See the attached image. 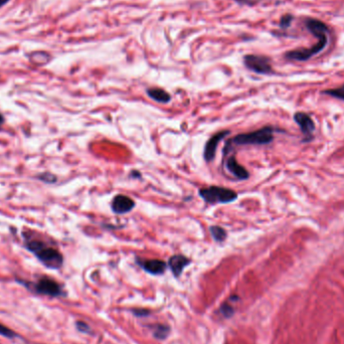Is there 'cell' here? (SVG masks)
Instances as JSON below:
<instances>
[{
	"instance_id": "1",
	"label": "cell",
	"mask_w": 344,
	"mask_h": 344,
	"mask_svg": "<svg viewBox=\"0 0 344 344\" xmlns=\"http://www.w3.org/2000/svg\"><path fill=\"white\" fill-rule=\"evenodd\" d=\"M21 238L23 247L34 254L43 266L52 270L62 268L64 256L54 244L47 241L45 237H42L33 230H23L21 232Z\"/></svg>"
},
{
	"instance_id": "2",
	"label": "cell",
	"mask_w": 344,
	"mask_h": 344,
	"mask_svg": "<svg viewBox=\"0 0 344 344\" xmlns=\"http://www.w3.org/2000/svg\"><path fill=\"white\" fill-rule=\"evenodd\" d=\"M306 28L310 33L318 38V42L309 48H299L290 51L285 54V58L291 61L304 62L322 52L328 43L327 34L329 32L328 27L321 20L316 18H308L306 20Z\"/></svg>"
},
{
	"instance_id": "3",
	"label": "cell",
	"mask_w": 344,
	"mask_h": 344,
	"mask_svg": "<svg viewBox=\"0 0 344 344\" xmlns=\"http://www.w3.org/2000/svg\"><path fill=\"white\" fill-rule=\"evenodd\" d=\"M201 198L210 205L216 204H229L235 202L238 199V193L230 188L223 186H209L207 188L200 189Z\"/></svg>"
},
{
	"instance_id": "4",
	"label": "cell",
	"mask_w": 344,
	"mask_h": 344,
	"mask_svg": "<svg viewBox=\"0 0 344 344\" xmlns=\"http://www.w3.org/2000/svg\"><path fill=\"white\" fill-rule=\"evenodd\" d=\"M274 139V128L271 126L263 127L247 134H239L232 139L236 145H266Z\"/></svg>"
},
{
	"instance_id": "5",
	"label": "cell",
	"mask_w": 344,
	"mask_h": 344,
	"mask_svg": "<svg viewBox=\"0 0 344 344\" xmlns=\"http://www.w3.org/2000/svg\"><path fill=\"white\" fill-rule=\"evenodd\" d=\"M243 64L247 69L260 75L273 73V67L271 60L265 56L259 55H247L243 57Z\"/></svg>"
},
{
	"instance_id": "6",
	"label": "cell",
	"mask_w": 344,
	"mask_h": 344,
	"mask_svg": "<svg viewBox=\"0 0 344 344\" xmlns=\"http://www.w3.org/2000/svg\"><path fill=\"white\" fill-rule=\"evenodd\" d=\"M35 291L39 294L42 295H47L52 297H57L62 294V288L58 282L55 280L47 278V277H42L40 278L35 286Z\"/></svg>"
},
{
	"instance_id": "7",
	"label": "cell",
	"mask_w": 344,
	"mask_h": 344,
	"mask_svg": "<svg viewBox=\"0 0 344 344\" xmlns=\"http://www.w3.org/2000/svg\"><path fill=\"white\" fill-rule=\"evenodd\" d=\"M294 121L300 127L305 141H310L313 138V133L315 130V124L313 119L308 114L303 112H298L294 115Z\"/></svg>"
},
{
	"instance_id": "8",
	"label": "cell",
	"mask_w": 344,
	"mask_h": 344,
	"mask_svg": "<svg viewBox=\"0 0 344 344\" xmlns=\"http://www.w3.org/2000/svg\"><path fill=\"white\" fill-rule=\"evenodd\" d=\"M135 207V203L132 199L127 195L118 194L116 195L111 204L112 210L117 214H124L131 211Z\"/></svg>"
},
{
	"instance_id": "9",
	"label": "cell",
	"mask_w": 344,
	"mask_h": 344,
	"mask_svg": "<svg viewBox=\"0 0 344 344\" xmlns=\"http://www.w3.org/2000/svg\"><path fill=\"white\" fill-rule=\"evenodd\" d=\"M230 134V131H220L216 134H214L212 137L209 138V140L207 141L205 147V151H204V157L206 159L207 162H210L214 159L215 156V152H216V148L217 145L219 143L220 140H223L226 136H228Z\"/></svg>"
},
{
	"instance_id": "10",
	"label": "cell",
	"mask_w": 344,
	"mask_h": 344,
	"mask_svg": "<svg viewBox=\"0 0 344 344\" xmlns=\"http://www.w3.org/2000/svg\"><path fill=\"white\" fill-rule=\"evenodd\" d=\"M140 266L149 274L161 275L166 270V263L161 260H145L138 262Z\"/></svg>"
},
{
	"instance_id": "11",
	"label": "cell",
	"mask_w": 344,
	"mask_h": 344,
	"mask_svg": "<svg viewBox=\"0 0 344 344\" xmlns=\"http://www.w3.org/2000/svg\"><path fill=\"white\" fill-rule=\"evenodd\" d=\"M190 263L189 259L182 255H174L168 261V266L175 277L181 275L184 268Z\"/></svg>"
},
{
	"instance_id": "12",
	"label": "cell",
	"mask_w": 344,
	"mask_h": 344,
	"mask_svg": "<svg viewBox=\"0 0 344 344\" xmlns=\"http://www.w3.org/2000/svg\"><path fill=\"white\" fill-rule=\"evenodd\" d=\"M227 168L240 180H245L250 177V174H249L248 170L243 166H241V164H239V162L237 161V159L234 156H232L228 159Z\"/></svg>"
},
{
	"instance_id": "13",
	"label": "cell",
	"mask_w": 344,
	"mask_h": 344,
	"mask_svg": "<svg viewBox=\"0 0 344 344\" xmlns=\"http://www.w3.org/2000/svg\"><path fill=\"white\" fill-rule=\"evenodd\" d=\"M146 92L152 100L158 103H169L171 100V96L166 91L159 88H150Z\"/></svg>"
},
{
	"instance_id": "14",
	"label": "cell",
	"mask_w": 344,
	"mask_h": 344,
	"mask_svg": "<svg viewBox=\"0 0 344 344\" xmlns=\"http://www.w3.org/2000/svg\"><path fill=\"white\" fill-rule=\"evenodd\" d=\"M210 234H211L213 240L216 241H224L228 237L227 231L225 229H223L222 227H218V226L210 227Z\"/></svg>"
},
{
	"instance_id": "15",
	"label": "cell",
	"mask_w": 344,
	"mask_h": 344,
	"mask_svg": "<svg viewBox=\"0 0 344 344\" xmlns=\"http://www.w3.org/2000/svg\"><path fill=\"white\" fill-rule=\"evenodd\" d=\"M169 332H170V330H169L168 326L160 324V325H156L153 334L157 339H165L168 336Z\"/></svg>"
},
{
	"instance_id": "16",
	"label": "cell",
	"mask_w": 344,
	"mask_h": 344,
	"mask_svg": "<svg viewBox=\"0 0 344 344\" xmlns=\"http://www.w3.org/2000/svg\"><path fill=\"white\" fill-rule=\"evenodd\" d=\"M36 178L43 182V183H46V184H54L58 181V177L53 174L52 172H42V173H39Z\"/></svg>"
},
{
	"instance_id": "17",
	"label": "cell",
	"mask_w": 344,
	"mask_h": 344,
	"mask_svg": "<svg viewBox=\"0 0 344 344\" xmlns=\"http://www.w3.org/2000/svg\"><path fill=\"white\" fill-rule=\"evenodd\" d=\"M324 94H327V95H330L334 98H337V99H341L344 101V87H341V88H337V89H331V90H327L324 92Z\"/></svg>"
},
{
	"instance_id": "18",
	"label": "cell",
	"mask_w": 344,
	"mask_h": 344,
	"mask_svg": "<svg viewBox=\"0 0 344 344\" xmlns=\"http://www.w3.org/2000/svg\"><path fill=\"white\" fill-rule=\"evenodd\" d=\"M292 20H293V16H292L291 14H286V15H284V16L281 18V20H280V28L283 29V30L289 28L290 24H291V22H292Z\"/></svg>"
},
{
	"instance_id": "19",
	"label": "cell",
	"mask_w": 344,
	"mask_h": 344,
	"mask_svg": "<svg viewBox=\"0 0 344 344\" xmlns=\"http://www.w3.org/2000/svg\"><path fill=\"white\" fill-rule=\"evenodd\" d=\"M220 311H222V314L225 315L226 317H231V316L234 314L235 309H234L230 304H224V305L222 306Z\"/></svg>"
},
{
	"instance_id": "20",
	"label": "cell",
	"mask_w": 344,
	"mask_h": 344,
	"mask_svg": "<svg viewBox=\"0 0 344 344\" xmlns=\"http://www.w3.org/2000/svg\"><path fill=\"white\" fill-rule=\"evenodd\" d=\"M0 335L5 336V337H8V338H11V337H13L15 334H14V332H12L9 328H7V327H5L4 325L0 324Z\"/></svg>"
},
{
	"instance_id": "21",
	"label": "cell",
	"mask_w": 344,
	"mask_h": 344,
	"mask_svg": "<svg viewBox=\"0 0 344 344\" xmlns=\"http://www.w3.org/2000/svg\"><path fill=\"white\" fill-rule=\"evenodd\" d=\"M77 327H78V329H79L80 331H82V332H89V330H90V327H89L86 323L81 322V321L77 323Z\"/></svg>"
},
{
	"instance_id": "22",
	"label": "cell",
	"mask_w": 344,
	"mask_h": 344,
	"mask_svg": "<svg viewBox=\"0 0 344 344\" xmlns=\"http://www.w3.org/2000/svg\"><path fill=\"white\" fill-rule=\"evenodd\" d=\"M236 2H238L239 4H241V5H254L256 2H257V0H236Z\"/></svg>"
},
{
	"instance_id": "23",
	"label": "cell",
	"mask_w": 344,
	"mask_h": 344,
	"mask_svg": "<svg viewBox=\"0 0 344 344\" xmlns=\"http://www.w3.org/2000/svg\"><path fill=\"white\" fill-rule=\"evenodd\" d=\"M4 122H5V118H4L3 114H1V113H0V126H1V125H3V124H4Z\"/></svg>"
},
{
	"instance_id": "24",
	"label": "cell",
	"mask_w": 344,
	"mask_h": 344,
	"mask_svg": "<svg viewBox=\"0 0 344 344\" xmlns=\"http://www.w3.org/2000/svg\"><path fill=\"white\" fill-rule=\"evenodd\" d=\"M10 0H0V7L4 6L6 3H8Z\"/></svg>"
}]
</instances>
